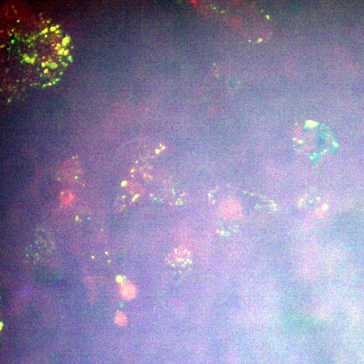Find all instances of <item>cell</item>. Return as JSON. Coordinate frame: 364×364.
I'll return each instance as SVG.
<instances>
[{"instance_id":"obj_1","label":"cell","mask_w":364,"mask_h":364,"mask_svg":"<svg viewBox=\"0 0 364 364\" xmlns=\"http://www.w3.org/2000/svg\"><path fill=\"white\" fill-rule=\"evenodd\" d=\"M54 243L51 235L45 229L33 233L26 246V254L35 262L45 259L53 251Z\"/></svg>"},{"instance_id":"obj_2","label":"cell","mask_w":364,"mask_h":364,"mask_svg":"<svg viewBox=\"0 0 364 364\" xmlns=\"http://www.w3.org/2000/svg\"><path fill=\"white\" fill-rule=\"evenodd\" d=\"M120 292L123 298L126 299H131L134 298L136 293V289L133 285L129 282L125 281L122 283L120 288Z\"/></svg>"},{"instance_id":"obj_3","label":"cell","mask_w":364,"mask_h":364,"mask_svg":"<svg viewBox=\"0 0 364 364\" xmlns=\"http://www.w3.org/2000/svg\"><path fill=\"white\" fill-rule=\"evenodd\" d=\"M126 316L123 312H119L115 316V322L118 325L123 326L126 322Z\"/></svg>"}]
</instances>
